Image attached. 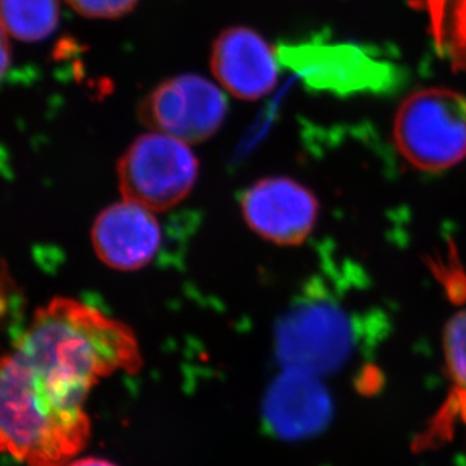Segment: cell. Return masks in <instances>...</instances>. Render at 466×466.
I'll list each match as a JSON object with an SVG mask.
<instances>
[{"label":"cell","instance_id":"cell-1","mask_svg":"<svg viewBox=\"0 0 466 466\" xmlns=\"http://www.w3.org/2000/svg\"><path fill=\"white\" fill-rule=\"evenodd\" d=\"M13 351L59 395L86 403L96 383L143 365L134 330L102 310L56 297L36 310Z\"/></svg>","mask_w":466,"mask_h":466},{"label":"cell","instance_id":"cell-2","mask_svg":"<svg viewBox=\"0 0 466 466\" xmlns=\"http://www.w3.org/2000/svg\"><path fill=\"white\" fill-rule=\"evenodd\" d=\"M90 431L82 404L64 399L15 351L0 356V454L27 466H66Z\"/></svg>","mask_w":466,"mask_h":466},{"label":"cell","instance_id":"cell-3","mask_svg":"<svg viewBox=\"0 0 466 466\" xmlns=\"http://www.w3.org/2000/svg\"><path fill=\"white\" fill-rule=\"evenodd\" d=\"M363 330L356 315L350 314L323 288H309L279 319L274 347L283 368H299L319 376L349 362Z\"/></svg>","mask_w":466,"mask_h":466},{"label":"cell","instance_id":"cell-4","mask_svg":"<svg viewBox=\"0 0 466 466\" xmlns=\"http://www.w3.org/2000/svg\"><path fill=\"white\" fill-rule=\"evenodd\" d=\"M392 139L417 170L453 168L466 159V96L442 86L413 91L397 109Z\"/></svg>","mask_w":466,"mask_h":466},{"label":"cell","instance_id":"cell-5","mask_svg":"<svg viewBox=\"0 0 466 466\" xmlns=\"http://www.w3.org/2000/svg\"><path fill=\"white\" fill-rule=\"evenodd\" d=\"M189 144L148 132L130 144L116 164L121 196L148 211H168L188 198L198 177Z\"/></svg>","mask_w":466,"mask_h":466},{"label":"cell","instance_id":"cell-6","mask_svg":"<svg viewBox=\"0 0 466 466\" xmlns=\"http://www.w3.org/2000/svg\"><path fill=\"white\" fill-rule=\"evenodd\" d=\"M228 100L220 88L198 75L162 81L138 106V118L150 132L168 135L187 144L207 141L220 130Z\"/></svg>","mask_w":466,"mask_h":466},{"label":"cell","instance_id":"cell-7","mask_svg":"<svg viewBox=\"0 0 466 466\" xmlns=\"http://www.w3.org/2000/svg\"><path fill=\"white\" fill-rule=\"evenodd\" d=\"M278 59L296 72L306 86L337 95L383 91L394 82L390 64L353 45L321 41L285 45L279 49Z\"/></svg>","mask_w":466,"mask_h":466},{"label":"cell","instance_id":"cell-8","mask_svg":"<svg viewBox=\"0 0 466 466\" xmlns=\"http://www.w3.org/2000/svg\"><path fill=\"white\" fill-rule=\"evenodd\" d=\"M241 211L256 235L278 246H300L319 221V203L309 188L289 177H265L246 189Z\"/></svg>","mask_w":466,"mask_h":466},{"label":"cell","instance_id":"cell-9","mask_svg":"<svg viewBox=\"0 0 466 466\" xmlns=\"http://www.w3.org/2000/svg\"><path fill=\"white\" fill-rule=\"evenodd\" d=\"M211 70L233 97L253 102L278 86V52L250 27H229L212 45Z\"/></svg>","mask_w":466,"mask_h":466},{"label":"cell","instance_id":"cell-10","mask_svg":"<svg viewBox=\"0 0 466 466\" xmlns=\"http://www.w3.org/2000/svg\"><path fill=\"white\" fill-rule=\"evenodd\" d=\"M91 244L109 268L137 271L147 267L161 248V225L152 211L123 200L100 212L91 229Z\"/></svg>","mask_w":466,"mask_h":466},{"label":"cell","instance_id":"cell-11","mask_svg":"<svg viewBox=\"0 0 466 466\" xmlns=\"http://www.w3.org/2000/svg\"><path fill=\"white\" fill-rule=\"evenodd\" d=\"M332 417V399L317 374L283 368L264 400V420L273 433L300 440L319 433Z\"/></svg>","mask_w":466,"mask_h":466},{"label":"cell","instance_id":"cell-12","mask_svg":"<svg viewBox=\"0 0 466 466\" xmlns=\"http://www.w3.org/2000/svg\"><path fill=\"white\" fill-rule=\"evenodd\" d=\"M431 38L453 70L466 75V0H418Z\"/></svg>","mask_w":466,"mask_h":466},{"label":"cell","instance_id":"cell-13","mask_svg":"<svg viewBox=\"0 0 466 466\" xmlns=\"http://www.w3.org/2000/svg\"><path fill=\"white\" fill-rule=\"evenodd\" d=\"M58 20L59 0H0V23L17 40H45Z\"/></svg>","mask_w":466,"mask_h":466},{"label":"cell","instance_id":"cell-14","mask_svg":"<svg viewBox=\"0 0 466 466\" xmlns=\"http://www.w3.org/2000/svg\"><path fill=\"white\" fill-rule=\"evenodd\" d=\"M442 349L450 376L466 395V309L451 317L445 326Z\"/></svg>","mask_w":466,"mask_h":466},{"label":"cell","instance_id":"cell-15","mask_svg":"<svg viewBox=\"0 0 466 466\" xmlns=\"http://www.w3.org/2000/svg\"><path fill=\"white\" fill-rule=\"evenodd\" d=\"M138 0H67L77 14L90 18H116L130 13Z\"/></svg>","mask_w":466,"mask_h":466},{"label":"cell","instance_id":"cell-16","mask_svg":"<svg viewBox=\"0 0 466 466\" xmlns=\"http://www.w3.org/2000/svg\"><path fill=\"white\" fill-rule=\"evenodd\" d=\"M17 306V287L8 269L0 262V332L5 330L13 310Z\"/></svg>","mask_w":466,"mask_h":466},{"label":"cell","instance_id":"cell-17","mask_svg":"<svg viewBox=\"0 0 466 466\" xmlns=\"http://www.w3.org/2000/svg\"><path fill=\"white\" fill-rule=\"evenodd\" d=\"M9 66H11V47H9L4 26L0 23V79L6 75Z\"/></svg>","mask_w":466,"mask_h":466},{"label":"cell","instance_id":"cell-18","mask_svg":"<svg viewBox=\"0 0 466 466\" xmlns=\"http://www.w3.org/2000/svg\"><path fill=\"white\" fill-rule=\"evenodd\" d=\"M66 466H116L114 463L108 462V461H105V459H97V458H86L79 459V461H72V462L67 463Z\"/></svg>","mask_w":466,"mask_h":466}]
</instances>
